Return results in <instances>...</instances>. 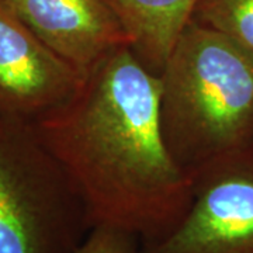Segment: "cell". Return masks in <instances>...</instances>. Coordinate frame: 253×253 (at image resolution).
Listing matches in <instances>:
<instances>
[{
  "mask_svg": "<svg viewBox=\"0 0 253 253\" xmlns=\"http://www.w3.org/2000/svg\"><path fill=\"white\" fill-rule=\"evenodd\" d=\"M159 94V76L123 46L91 68L69 104L33 126L81 193L91 226L142 245L169 235L191 203V177L163 136Z\"/></svg>",
  "mask_w": 253,
  "mask_h": 253,
  "instance_id": "1",
  "label": "cell"
},
{
  "mask_svg": "<svg viewBox=\"0 0 253 253\" xmlns=\"http://www.w3.org/2000/svg\"><path fill=\"white\" fill-rule=\"evenodd\" d=\"M159 82L163 136L189 176L253 145V54L234 40L191 20Z\"/></svg>",
  "mask_w": 253,
  "mask_h": 253,
  "instance_id": "2",
  "label": "cell"
},
{
  "mask_svg": "<svg viewBox=\"0 0 253 253\" xmlns=\"http://www.w3.org/2000/svg\"><path fill=\"white\" fill-rule=\"evenodd\" d=\"M91 228L81 193L33 126L0 117V253H78Z\"/></svg>",
  "mask_w": 253,
  "mask_h": 253,
  "instance_id": "3",
  "label": "cell"
},
{
  "mask_svg": "<svg viewBox=\"0 0 253 253\" xmlns=\"http://www.w3.org/2000/svg\"><path fill=\"white\" fill-rule=\"evenodd\" d=\"M180 224L141 253H253V145L221 156L191 176Z\"/></svg>",
  "mask_w": 253,
  "mask_h": 253,
  "instance_id": "4",
  "label": "cell"
},
{
  "mask_svg": "<svg viewBox=\"0 0 253 253\" xmlns=\"http://www.w3.org/2000/svg\"><path fill=\"white\" fill-rule=\"evenodd\" d=\"M86 75L0 0V117L36 126L75 99Z\"/></svg>",
  "mask_w": 253,
  "mask_h": 253,
  "instance_id": "5",
  "label": "cell"
},
{
  "mask_svg": "<svg viewBox=\"0 0 253 253\" xmlns=\"http://www.w3.org/2000/svg\"><path fill=\"white\" fill-rule=\"evenodd\" d=\"M42 42L87 73L128 37L106 0H4Z\"/></svg>",
  "mask_w": 253,
  "mask_h": 253,
  "instance_id": "6",
  "label": "cell"
},
{
  "mask_svg": "<svg viewBox=\"0 0 253 253\" xmlns=\"http://www.w3.org/2000/svg\"><path fill=\"white\" fill-rule=\"evenodd\" d=\"M126 31L129 49L159 76L200 0H106Z\"/></svg>",
  "mask_w": 253,
  "mask_h": 253,
  "instance_id": "7",
  "label": "cell"
},
{
  "mask_svg": "<svg viewBox=\"0 0 253 253\" xmlns=\"http://www.w3.org/2000/svg\"><path fill=\"white\" fill-rule=\"evenodd\" d=\"M193 20L253 54V0H200Z\"/></svg>",
  "mask_w": 253,
  "mask_h": 253,
  "instance_id": "8",
  "label": "cell"
},
{
  "mask_svg": "<svg viewBox=\"0 0 253 253\" xmlns=\"http://www.w3.org/2000/svg\"><path fill=\"white\" fill-rule=\"evenodd\" d=\"M142 242L131 234L110 226H94L78 253H141Z\"/></svg>",
  "mask_w": 253,
  "mask_h": 253,
  "instance_id": "9",
  "label": "cell"
}]
</instances>
